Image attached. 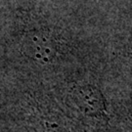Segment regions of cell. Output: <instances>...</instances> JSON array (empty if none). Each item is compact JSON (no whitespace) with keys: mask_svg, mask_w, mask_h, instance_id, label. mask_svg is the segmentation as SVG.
<instances>
[{"mask_svg":"<svg viewBox=\"0 0 132 132\" xmlns=\"http://www.w3.org/2000/svg\"><path fill=\"white\" fill-rule=\"evenodd\" d=\"M72 99L85 114L102 117L106 112L105 100L99 90L91 85L77 87L72 93Z\"/></svg>","mask_w":132,"mask_h":132,"instance_id":"obj_1","label":"cell"}]
</instances>
